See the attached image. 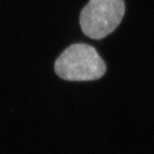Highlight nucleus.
<instances>
[{
	"mask_svg": "<svg viewBox=\"0 0 154 154\" xmlns=\"http://www.w3.org/2000/svg\"><path fill=\"white\" fill-rule=\"evenodd\" d=\"M55 71L66 81H94L105 75L106 65L93 46L74 44L57 58Z\"/></svg>",
	"mask_w": 154,
	"mask_h": 154,
	"instance_id": "1",
	"label": "nucleus"
},
{
	"mask_svg": "<svg viewBox=\"0 0 154 154\" xmlns=\"http://www.w3.org/2000/svg\"><path fill=\"white\" fill-rule=\"evenodd\" d=\"M125 13L123 0H90L80 16V25L88 37L100 39L111 33Z\"/></svg>",
	"mask_w": 154,
	"mask_h": 154,
	"instance_id": "2",
	"label": "nucleus"
}]
</instances>
